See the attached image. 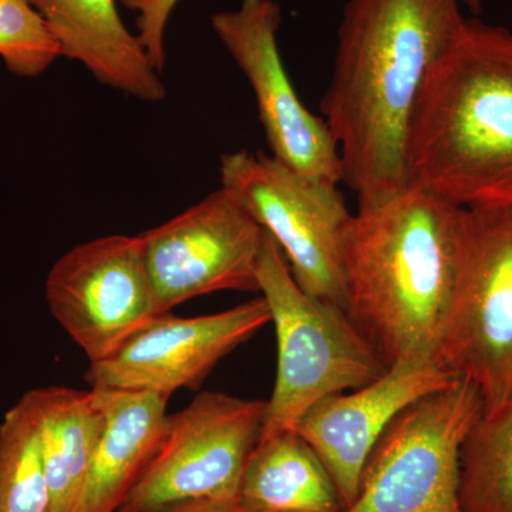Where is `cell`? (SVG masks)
Returning <instances> with one entry per match:
<instances>
[{"label":"cell","mask_w":512,"mask_h":512,"mask_svg":"<svg viewBox=\"0 0 512 512\" xmlns=\"http://www.w3.org/2000/svg\"><path fill=\"white\" fill-rule=\"evenodd\" d=\"M60 56L55 37L28 0H0V57L10 73L35 79Z\"/></svg>","instance_id":"20"},{"label":"cell","mask_w":512,"mask_h":512,"mask_svg":"<svg viewBox=\"0 0 512 512\" xmlns=\"http://www.w3.org/2000/svg\"><path fill=\"white\" fill-rule=\"evenodd\" d=\"M180 0H120L124 8L137 12L138 37L154 69L161 74L165 67L164 36L175 6Z\"/></svg>","instance_id":"21"},{"label":"cell","mask_w":512,"mask_h":512,"mask_svg":"<svg viewBox=\"0 0 512 512\" xmlns=\"http://www.w3.org/2000/svg\"><path fill=\"white\" fill-rule=\"evenodd\" d=\"M258 286L278 343L275 386L259 439L295 430L320 400L365 387L389 370L345 309L313 298L296 284L281 248L266 231Z\"/></svg>","instance_id":"4"},{"label":"cell","mask_w":512,"mask_h":512,"mask_svg":"<svg viewBox=\"0 0 512 512\" xmlns=\"http://www.w3.org/2000/svg\"><path fill=\"white\" fill-rule=\"evenodd\" d=\"M454 379L437 363L396 365L376 382L320 400L302 417L295 430L328 468L343 510L355 500L367 458L394 417Z\"/></svg>","instance_id":"13"},{"label":"cell","mask_w":512,"mask_h":512,"mask_svg":"<svg viewBox=\"0 0 512 512\" xmlns=\"http://www.w3.org/2000/svg\"><path fill=\"white\" fill-rule=\"evenodd\" d=\"M458 3H464L468 8L474 10V12H478L480 10V0H457Z\"/></svg>","instance_id":"23"},{"label":"cell","mask_w":512,"mask_h":512,"mask_svg":"<svg viewBox=\"0 0 512 512\" xmlns=\"http://www.w3.org/2000/svg\"><path fill=\"white\" fill-rule=\"evenodd\" d=\"M483 412L480 390L458 377L409 404L377 441L343 512H463L461 447Z\"/></svg>","instance_id":"5"},{"label":"cell","mask_w":512,"mask_h":512,"mask_svg":"<svg viewBox=\"0 0 512 512\" xmlns=\"http://www.w3.org/2000/svg\"><path fill=\"white\" fill-rule=\"evenodd\" d=\"M282 10L276 0H242L238 9L211 16L215 35L247 76L272 157L289 170L343 183L339 147L323 117L303 106L278 46Z\"/></svg>","instance_id":"11"},{"label":"cell","mask_w":512,"mask_h":512,"mask_svg":"<svg viewBox=\"0 0 512 512\" xmlns=\"http://www.w3.org/2000/svg\"><path fill=\"white\" fill-rule=\"evenodd\" d=\"M271 323L262 296L210 315L157 316L113 356L90 363L84 380L92 389L154 393L170 399L197 390L224 357Z\"/></svg>","instance_id":"12"},{"label":"cell","mask_w":512,"mask_h":512,"mask_svg":"<svg viewBox=\"0 0 512 512\" xmlns=\"http://www.w3.org/2000/svg\"><path fill=\"white\" fill-rule=\"evenodd\" d=\"M150 512H242L235 503H224V501H187L160 508Z\"/></svg>","instance_id":"22"},{"label":"cell","mask_w":512,"mask_h":512,"mask_svg":"<svg viewBox=\"0 0 512 512\" xmlns=\"http://www.w3.org/2000/svg\"><path fill=\"white\" fill-rule=\"evenodd\" d=\"M45 20L60 55L82 63L97 82L148 103L167 96L140 37L126 28L116 0H28Z\"/></svg>","instance_id":"14"},{"label":"cell","mask_w":512,"mask_h":512,"mask_svg":"<svg viewBox=\"0 0 512 512\" xmlns=\"http://www.w3.org/2000/svg\"><path fill=\"white\" fill-rule=\"evenodd\" d=\"M0 512H52L39 427L28 393L0 421Z\"/></svg>","instance_id":"19"},{"label":"cell","mask_w":512,"mask_h":512,"mask_svg":"<svg viewBox=\"0 0 512 512\" xmlns=\"http://www.w3.org/2000/svg\"><path fill=\"white\" fill-rule=\"evenodd\" d=\"M466 238L467 208L420 188L350 218L345 311L387 367L437 363Z\"/></svg>","instance_id":"2"},{"label":"cell","mask_w":512,"mask_h":512,"mask_svg":"<svg viewBox=\"0 0 512 512\" xmlns=\"http://www.w3.org/2000/svg\"><path fill=\"white\" fill-rule=\"evenodd\" d=\"M28 396L39 427L52 512H66L99 446L106 416L93 389L37 387Z\"/></svg>","instance_id":"17"},{"label":"cell","mask_w":512,"mask_h":512,"mask_svg":"<svg viewBox=\"0 0 512 512\" xmlns=\"http://www.w3.org/2000/svg\"><path fill=\"white\" fill-rule=\"evenodd\" d=\"M235 504L242 512H343L328 468L296 430L259 439Z\"/></svg>","instance_id":"16"},{"label":"cell","mask_w":512,"mask_h":512,"mask_svg":"<svg viewBox=\"0 0 512 512\" xmlns=\"http://www.w3.org/2000/svg\"><path fill=\"white\" fill-rule=\"evenodd\" d=\"M457 0H348L323 119L359 208L409 188L410 121L431 66L464 22Z\"/></svg>","instance_id":"1"},{"label":"cell","mask_w":512,"mask_h":512,"mask_svg":"<svg viewBox=\"0 0 512 512\" xmlns=\"http://www.w3.org/2000/svg\"><path fill=\"white\" fill-rule=\"evenodd\" d=\"M463 512H512V403L481 414L460 454Z\"/></svg>","instance_id":"18"},{"label":"cell","mask_w":512,"mask_h":512,"mask_svg":"<svg viewBox=\"0 0 512 512\" xmlns=\"http://www.w3.org/2000/svg\"><path fill=\"white\" fill-rule=\"evenodd\" d=\"M140 237L158 315L210 293L259 292L264 229L222 188Z\"/></svg>","instance_id":"10"},{"label":"cell","mask_w":512,"mask_h":512,"mask_svg":"<svg viewBox=\"0 0 512 512\" xmlns=\"http://www.w3.org/2000/svg\"><path fill=\"white\" fill-rule=\"evenodd\" d=\"M437 363L480 390L485 413L512 403V204L467 208L463 266Z\"/></svg>","instance_id":"7"},{"label":"cell","mask_w":512,"mask_h":512,"mask_svg":"<svg viewBox=\"0 0 512 512\" xmlns=\"http://www.w3.org/2000/svg\"><path fill=\"white\" fill-rule=\"evenodd\" d=\"M265 414L266 400L197 394L167 416L156 453L120 512H150L187 501L237 503Z\"/></svg>","instance_id":"8"},{"label":"cell","mask_w":512,"mask_h":512,"mask_svg":"<svg viewBox=\"0 0 512 512\" xmlns=\"http://www.w3.org/2000/svg\"><path fill=\"white\" fill-rule=\"evenodd\" d=\"M221 188L271 235L296 284L345 309L343 239L350 214L338 185L309 180L265 153L224 154Z\"/></svg>","instance_id":"6"},{"label":"cell","mask_w":512,"mask_h":512,"mask_svg":"<svg viewBox=\"0 0 512 512\" xmlns=\"http://www.w3.org/2000/svg\"><path fill=\"white\" fill-rule=\"evenodd\" d=\"M409 187L463 208L512 204V33L464 19L410 121Z\"/></svg>","instance_id":"3"},{"label":"cell","mask_w":512,"mask_h":512,"mask_svg":"<svg viewBox=\"0 0 512 512\" xmlns=\"http://www.w3.org/2000/svg\"><path fill=\"white\" fill-rule=\"evenodd\" d=\"M93 390L106 426L66 512H120L156 453L168 416V400L158 394Z\"/></svg>","instance_id":"15"},{"label":"cell","mask_w":512,"mask_h":512,"mask_svg":"<svg viewBox=\"0 0 512 512\" xmlns=\"http://www.w3.org/2000/svg\"><path fill=\"white\" fill-rule=\"evenodd\" d=\"M45 296L90 363L113 356L160 316L140 235H109L70 249L47 274Z\"/></svg>","instance_id":"9"}]
</instances>
